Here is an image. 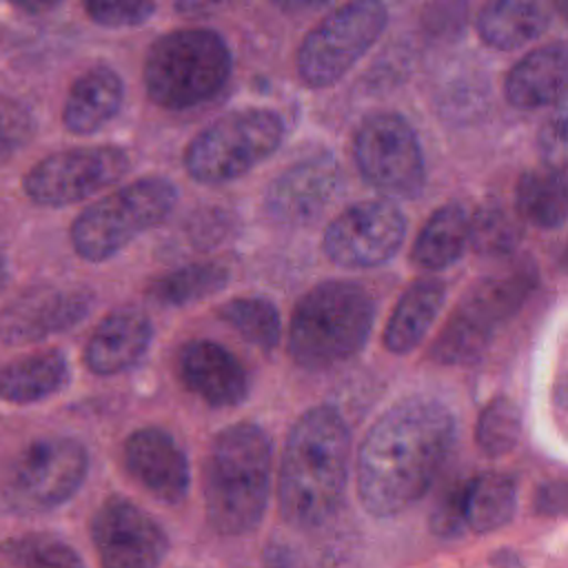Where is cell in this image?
<instances>
[{"mask_svg": "<svg viewBox=\"0 0 568 568\" xmlns=\"http://www.w3.org/2000/svg\"><path fill=\"white\" fill-rule=\"evenodd\" d=\"M217 315L246 342L271 351L282 337V317L277 306L266 297H233L217 308Z\"/></svg>", "mask_w": 568, "mask_h": 568, "instance_id": "f1b7e54d", "label": "cell"}, {"mask_svg": "<svg viewBox=\"0 0 568 568\" xmlns=\"http://www.w3.org/2000/svg\"><path fill=\"white\" fill-rule=\"evenodd\" d=\"M129 169V153L120 146H71L38 160L22 175V191L38 206L62 209L106 191Z\"/></svg>", "mask_w": 568, "mask_h": 568, "instance_id": "7c38bea8", "label": "cell"}, {"mask_svg": "<svg viewBox=\"0 0 568 568\" xmlns=\"http://www.w3.org/2000/svg\"><path fill=\"white\" fill-rule=\"evenodd\" d=\"M178 377L211 408H231L248 395L244 364L213 339H189L178 351Z\"/></svg>", "mask_w": 568, "mask_h": 568, "instance_id": "ac0fdd59", "label": "cell"}, {"mask_svg": "<svg viewBox=\"0 0 568 568\" xmlns=\"http://www.w3.org/2000/svg\"><path fill=\"white\" fill-rule=\"evenodd\" d=\"M4 557L16 568H87L82 557L51 532H27L2 544Z\"/></svg>", "mask_w": 568, "mask_h": 568, "instance_id": "4dcf8cb0", "label": "cell"}, {"mask_svg": "<svg viewBox=\"0 0 568 568\" xmlns=\"http://www.w3.org/2000/svg\"><path fill=\"white\" fill-rule=\"evenodd\" d=\"M535 286L537 271L530 264L470 286L430 344V359L448 366L479 359L493 342L495 331L524 306Z\"/></svg>", "mask_w": 568, "mask_h": 568, "instance_id": "ba28073f", "label": "cell"}, {"mask_svg": "<svg viewBox=\"0 0 568 568\" xmlns=\"http://www.w3.org/2000/svg\"><path fill=\"white\" fill-rule=\"evenodd\" d=\"M455 417L430 395H408L366 430L355 459L364 510L386 519L415 506L435 484L453 444Z\"/></svg>", "mask_w": 568, "mask_h": 568, "instance_id": "6da1fadb", "label": "cell"}, {"mask_svg": "<svg viewBox=\"0 0 568 568\" xmlns=\"http://www.w3.org/2000/svg\"><path fill=\"white\" fill-rule=\"evenodd\" d=\"M406 237V217L390 200H362L344 209L324 231L326 257L344 268H375L388 262Z\"/></svg>", "mask_w": 568, "mask_h": 568, "instance_id": "4fadbf2b", "label": "cell"}, {"mask_svg": "<svg viewBox=\"0 0 568 568\" xmlns=\"http://www.w3.org/2000/svg\"><path fill=\"white\" fill-rule=\"evenodd\" d=\"M124 100V82L109 64H93L69 87L62 124L73 135H91L111 122Z\"/></svg>", "mask_w": 568, "mask_h": 568, "instance_id": "44dd1931", "label": "cell"}, {"mask_svg": "<svg viewBox=\"0 0 568 568\" xmlns=\"http://www.w3.org/2000/svg\"><path fill=\"white\" fill-rule=\"evenodd\" d=\"M446 300V286L442 280L422 277L415 280L395 304L386 326L384 346L395 355L415 351L426 337L428 328L437 320Z\"/></svg>", "mask_w": 568, "mask_h": 568, "instance_id": "603a6c76", "label": "cell"}, {"mask_svg": "<svg viewBox=\"0 0 568 568\" xmlns=\"http://www.w3.org/2000/svg\"><path fill=\"white\" fill-rule=\"evenodd\" d=\"M71 382V366L60 348L36 351L0 364V402L31 406L62 393Z\"/></svg>", "mask_w": 568, "mask_h": 568, "instance_id": "7402d4cb", "label": "cell"}, {"mask_svg": "<svg viewBox=\"0 0 568 568\" xmlns=\"http://www.w3.org/2000/svg\"><path fill=\"white\" fill-rule=\"evenodd\" d=\"M521 437V410L506 397H493L479 413L475 424V444L486 457L510 453Z\"/></svg>", "mask_w": 568, "mask_h": 568, "instance_id": "f546056e", "label": "cell"}, {"mask_svg": "<svg viewBox=\"0 0 568 568\" xmlns=\"http://www.w3.org/2000/svg\"><path fill=\"white\" fill-rule=\"evenodd\" d=\"M550 24L544 4L528 0L486 2L475 20L477 36L484 44L499 51H513L539 38Z\"/></svg>", "mask_w": 568, "mask_h": 568, "instance_id": "cb8c5ba5", "label": "cell"}, {"mask_svg": "<svg viewBox=\"0 0 568 568\" xmlns=\"http://www.w3.org/2000/svg\"><path fill=\"white\" fill-rule=\"evenodd\" d=\"M82 9L98 27L126 29L146 22L155 11V2H84Z\"/></svg>", "mask_w": 568, "mask_h": 568, "instance_id": "e575fe53", "label": "cell"}, {"mask_svg": "<svg viewBox=\"0 0 568 568\" xmlns=\"http://www.w3.org/2000/svg\"><path fill=\"white\" fill-rule=\"evenodd\" d=\"M470 215L459 202L442 204L430 213L413 242L410 260L424 271L453 266L468 248Z\"/></svg>", "mask_w": 568, "mask_h": 568, "instance_id": "d4e9b609", "label": "cell"}, {"mask_svg": "<svg viewBox=\"0 0 568 568\" xmlns=\"http://www.w3.org/2000/svg\"><path fill=\"white\" fill-rule=\"evenodd\" d=\"M100 568H160L169 552L164 528L138 504L111 495L89 524Z\"/></svg>", "mask_w": 568, "mask_h": 568, "instance_id": "5bb4252c", "label": "cell"}, {"mask_svg": "<svg viewBox=\"0 0 568 568\" xmlns=\"http://www.w3.org/2000/svg\"><path fill=\"white\" fill-rule=\"evenodd\" d=\"M353 158L366 184L388 197H417L426 186V164L410 122L395 111L366 115L353 135Z\"/></svg>", "mask_w": 568, "mask_h": 568, "instance_id": "8fae6325", "label": "cell"}, {"mask_svg": "<svg viewBox=\"0 0 568 568\" xmlns=\"http://www.w3.org/2000/svg\"><path fill=\"white\" fill-rule=\"evenodd\" d=\"M36 133V120L31 111L7 95H0V164L11 160Z\"/></svg>", "mask_w": 568, "mask_h": 568, "instance_id": "d6a6232c", "label": "cell"}, {"mask_svg": "<svg viewBox=\"0 0 568 568\" xmlns=\"http://www.w3.org/2000/svg\"><path fill=\"white\" fill-rule=\"evenodd\" d=\"M284 140V120L271 109H237L204 126L184 149V169L200 184L242 178L273 155Z\"/></svg>", "mask_w": 568, "mask_h": 568, "instance_id": "9c48e42d", "label": "cell"}, {"mask_svg": "<svg viewBox=\"0 0 568 568\" xmlns=\"http://www.w3.org/2000/svg\"><path fill=\"white\" fill-rule=\"evenodd\" d=\"M568 73L566 42L557 40L532 49L519 58L504 82V95L510 106L532 111L564 100Z\"/></svg>", "mask_w": 568, "mask_h": 568, "instance_id": "ffe728a7", "label": "cell"}, {"mask_svg": "<svg viewBox=\"0 0 568 568\" xmlns=\"http://www.w3.org/2000/svg\"><path fill=\"white\" fill-rule=\"evenodd\" d=\"M93 300L84 286H29L0 308V342L24 346L67 333L91 313Z\"/></svg>", "mask_w": 568, "mask_h": 568, "instance_id": "9a60e30c", "label": "cell"}, {"mask_svg": "<svg viewBox=\"0 0 568 568\" xmlns=\"http://www.w3.org/2000/svg\"><path fill=\"white\" fill-rule=\"evenodd\" d=\"M537 510L544 515H559L564 513V484L552 481L546 484L537 495Z\"/></svg>", "mask_w": 568, "mask_h": 568, "instance_id": "8d00e7d4", "label": "cell"}, {"mask_svg": "<svg viewBox=\"0 0 568 568\" xmlns=\"http://www.w3.org/2000/svg\"><path fill=\"white\" fill-rule=\"evenodd\" d=\"M175 202L178 189L169 178L133 180L82 209L69 226V242L80 260L106 262L166 220Z\"/></svg>", "mask_w": 568, "mask_h": 568, "instance_id": "8992f818", "label": "cell"}, {"mask_svg": "<svg viewBox=\"0 0 568 568\" xmlns=\"http://www.w3.org/2000/svg\"><path fill=\"white\" fill-rule=\"evenodd\" d=\"M7 280H9V257H7L4 246L0 244V293H2L4 286H7Z\"/></svg>", "mask_w": 568, "mask_h": 568, "instance_id": "74e56055", "label": "cell"}, {"mask_svg": "<svg viewBox=\"0 0 568 568\" xmlns=\"http://www.w3.org/2000/svg\"><path fill=\"white\" fill-rule=\"evenodd\" d=\"M464 481L466 479H455L450 481L437 497L433 513H430V530L439 539H457L466 535L464 526V510H462V499H464Z\"/></svg>", "mask_w": 568, "mask_h": 568, "instance_id": "836d02e7", "label": "cell"}, {"mask_svg": "<svg viewBox=\"0 0 568 568\" xmlns=\"http://www.w3.org/2000/svg\"><path fill=\"white\" fill-rule=\"evenodd\" d=\"M351 430L333 406H313L291 426L277 475L282 517L295 528H317L339 508L348 481Z\"/></svg>", "mask_w": 568, "mask_h": 568, "instance_id": "7a4b0ae2", "label": "cell"}, {"mask_svg": "<svg viewBox=\"0 0 568 568\" xmlns=\"http://www.w3.org/2000/svg\"><path fill=\"white\" fill-rule=\"evenodd\" d=\"M521 237L519 222L501 206L488 204L470 217L468 246L484 255H501L510 253Z\"/></svg>", "mask_w": 568, "mask_h": 568, "instance_id": "1f68e13d", "label": "cell"}, {"mask_svg": "<svg viewBox=\"0 0 568 568\" xmlns=\"http://www.w3.org/2000/svg\"><path fill=\"white\" fill-rule=\"evenodd\" d=\"M373 324L375 300L359 282H320L291 313L288 353L306 371L333 368L364 348Z\"/></svg>", "mask_w": 568, "mask_h": 568, "instance_id": "277c9868", "label": "cell"}, {"mask_svg": "<svg viewBox=\"0 0 568 568\" xmlns=\"http://www.w3.org/2000/svg\"><path fill=\"white\" fill-rule=\"evenodd\" d=\"M226 40L206 27H184L160 36L146 51L142 80L162 109L184 111L217 95L231 78Z\"/></svg>", "mask_w": 568, "mask_h": 568, "instance_id": "5b68a950", "label": "cell"}, {"mask_svg": "<svg viewBox=\"0 0 568 568\" xmlns=\"http://www.w3.org/2000/svg\"><path fill=\"white\" fill-rule=\"evenodd\" d=\"M271 437L255 422L222 428L202 464V499L209 526L224 537L255 530L271 493Z\"/></svg>", "mask_w": 568, "mask_h": 568, "instance_id": "3957f363", "label": "cell"}, {"mask_svg": "<svg viewBox=\"0 0 568 568\" xmlns=\"http://www.w3.org/2000/svg\"><path fill=\"white\" fill-rule=\"evenodd\" d=\"M466 532L488 535L504 528L517 510V484L508 473L486 470L464 481Z\"/></svg>", "mask_w": 568, "mask_h": 568, "instance_id": "484cf974", "label": "cell"}, {"mask_svg": "<svg viewBox=\"0 0 568 568\" xmlns=\"http://www.w3.org/2000/svg\"><path fill=\"white\" fill-rule=\"evenodd\" d=\"M89 453L67 435H44L24 444L0 473V499L18 515H42L67 504L84 484Z\"/></svg>", "mask_w": 568, "mask_h": 568, "instance_id": "52a82bcc", "label": "cell"}, {"mask_svg": "<svg viewBox=\"0 0 568 568\" xmlns=\"http://www.w3.org/2000/svg\"><path fill=\"white\" fill-rule=\"evenodd\" d=\"M151 339V320L140 308L120 306L106 313L91 331L82 348V362L98 377L120 375L142 362Z\"/></svg>", "mask_w": 568, "mask_h": 568, "instance_id": "d6986e66", "label": "cell"}, {"mask_svg": "<svg viewBox=\"0 0 568 568\" xmlns=\"http://www.w3.org/2000/svg\"><path fill=\"white\" fill-rule=\"evenodd\" d=\"M339 186V166L331 155L300 160L284 169L264 191L266 215L284 226L317 220Z\"/></svg>", "mask_w": 568, "mask_h": 568, "instance_id": "e0dca14e", "label": "cell"}, {"mask_svg": "<svg viewBox=\"0 0 568 568\" xmlns=\"http://www.w3.org/2000/svg\"><path fill=\"white\" fill-rule=\"evenodd\" d=\"M122 462L135 484L158 501L175 506L191 488V466L182 446L160 426H142L122 444Z\"/></svg>", "mask_w": 568, "mask_h": 568, "instance_id": "2e32d148", "label": "cell"}, {"mask_svg": "<svg viewBox=\"0 0 568 568\" xmlns=\"http://www.w3.org/2000/svg\"><path fill=\"white\" fill-rule=\"evenodd\" d=\"M517 211L539 229H559L566 222V178L557 169L526 171L517 182Z\"/></svg>", "mask_w": 568, "mask_h": 568, "instance_id": "4316f807", "label": "cell"}, {"mask_svg": "<svg viewBox=\"0 0 568 568\" xmlns=\"http://www.w3.org/2000/svg\"><path fill=\"white\" fill-rule=\"evenodd\" d=\"M229 282V268L217 262L189 264L155 277L149 297L160 306H186L220 293Z\"/></svg>", "mask_w": 568, "mask_h": 568, "instance_id": "83f0119b", "label": "cell"}, {"mask_svg": "<svg viewBox=\"0 0 568 568\" xmlns=\"http://www.w3.org/2000/svg\"><path fill=\"white\" fill-rule=\"evenodd\" d=\"M539 153L548 169L564 171L566 160V106L564 100L557 102L555 113L539 129Z\"/></svg>", "mask_w": 568, "mask_h": 568, "instance_id": "d590c367", "label": "cell"}, {"mask_svg": "<svg viewBox=\"0 0 568 568\" xmlns=\"http://www.w3.org/2000/svg\"><path fill=\"white\" fill-rule=\"evenodd\" d=\"M388 22L382 2H346L324 16L297 49L300 80L311 89H326L375 44Z\"/></svg>", "mask_w": 568, "mask_h": 568, "instance_id": "30bf717a", "label": "cell"}]
</instances>
